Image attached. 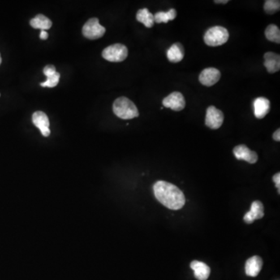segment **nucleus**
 Wrapping results in <instances>:
<instances>
[{"label":"nucleus","mask_w":280,"mask_h":280,"mask_svg":"<svg viewBox=\"0 0 280 280\" xmlns=\"http://www.w3.org/2000/svg\"><path fill=\"white\" fill-rule=\"evenodd\" d=\"M229 2V1H228V0H216V1H214L215 3H223V4H226L227 3V2Z\"/></svg>","instance_id":"bb28decb"},{"label":"nucleus","mask_w":280,"mask_h":280,"mask_svg":"<svg viewBox=\"0 0 280 280\" xmlns=\"http://www.w3.org/2000/svg\"><path fill=\"white\" fill-rule=\"evenodd\" d=\"M154 16V22L157 23H167L173 20L177 17V11L174 9H170L168 12H157Z\"/></svg>","instance_id":"6ab92c4d"},{"label":"nucleus","mask_w":280,"mask_h":280,"mask_svg":"<svg viewBox=\"0 0 280 280\" xmlns=\"http://www.w3.org/2000/svg\"><path fill=\"white\" fill-rule=\"evenodd\" d=\"M113 112L122 119L129 120L139 117V111L132 101L126 97H118L113 104Z\"/></svg>","instance_id":"f03ea898"},{"label":"nucleus","mask_w":280,"mask_h":280,"mask_svg":"<svg viewBox=\"0 0 280 280\" xmlns=\"http://www.w3.org/2000/svg\"><path fill=\"white\" fill-rule=\"evenodd\" d=\"M224 113L216 107L209 106L206 111L205 125L212 130H218L224 123Z\"/></svg>","instance_id":"423d86ee"},{"label":"nucleus","mask_w":280,"mask_h":280,"mask_svg":"<svg viewBox=\"0 0 280 280\" xmlns=\"http://www.w3.org/2000/svg\"><path fill=\"white\" fill-rule=\"evenodd\" d=\"M163 105L171 110L180 112L186 107V100L180 92H173L163 100Z\"/></svg>","instance_id":"0eeeda50"},{"label":"nucleus","mask_w":280,"mask_h":280,"mask_svg":"<svg viewBox=\"0 0 280 280\" xmlns=\"http://www.w3.org/2000/svg\"><path fill=\"white\" fill-rule=\"evenodd\" d=\"M102 56L103 58L109 62H122L127 58L128 49L122 44H114L104 49Z\"/></svg>","instance_id":"20e7f679"},{"label":"nucleus","mask_w":280,"mask_h":280,"mask_svg":"<svg viewBox=\"0 0 280 280\" xmlns=\"http://www.w3.org/2000/svg\"><path fill=\"white\" fill-rule=\"evenodd\" d=\"M32 122L34 125L41 131L43 136L48 137L50 135L51 131L49 129L50 122L45 113L42 112H35L32 115Z\"/></svg>","instance_id":"9d476101"},{"label":"nucleus","mask_w":280,"mask_h":280,"mask_svg":"<svg viewBox=\"0 0 280 280\" xmlns=\"http://www.w3.org/2000/svg\"><path fill=\"white\" fill-rule=\"evenodd\" d=\"M48 37H49V34H48V32L45 31H41V34H40V38H41V40H46V39H48Z\"/></svg>","instance_id":"a878e982"},{"label":"nucleus","mask_w":280,"mask_h":280,"mask_svg":"<svg viewBox=\"0 0 280 280\" xmlns=\"http://www.w3.org/2000/svg\"><path fill=\"white\" fill-rule=\"evenodd\" d=\"M153 192L161 204L173 210L182 209L186 204L183 192L177 186L165 181H159L153 186Z\"/></svg>","instance_id":"f257e3e1"},{"label":"nucleus","mask_w":280,"mask_h":280,"mask_svg":"<svg viewBox=\"0 0 280 280\" xmlns=\"http://www.w3.org/2000/svg\"><path fill=\"white\" fill-rule=\"evenodd\" d=\"M136 19L140 23H143L147 28H151L154 25V16L151 14L147 8L141 9L137 12Z\"/></svg>","instance_id":"a211bd4d"},{"label":"nucleus","mask_w":280,"mask_h":280,"mask_svg":"<svg viewBox=\"0 0 280 280\" xmlns=\"http://www.w3.org/2000/svg\"><path fill=\"white\" fill-rule=\"evenodd\" d=\"M56 72V70L54 66H51V65H49V66H46L45 68H44V74H45L46 76H49V75L55 74Z\"/></svg>","instance_id":"5701e85b"},{"label":"nucleus","mask_w":280,"mask_h":280,"mask_svg":"<svg viewBox=\"0 0 280 280\" xmlns=\"http://www.w3.org/2000/svg\"><path fill=\"white\" fill-rule=\"evenodd\" d=\"M30 23L33 28L40 29L41 31L50 29L53 26V23L50 19L42 14H38V15L36 16L35 18L31 19Z\"/></svg>","instance_id":"f3484780"},{"label":"nucleus","mask_w":280,"mask_h":280,"mask_svg":"<svg viewBox=\"0 0 280 280\" xmlns=\"http://www.w3.org/2000/svg\"><path fill=\"white\" fill-rule=\"evenodd\" d=\"M263 261L259 256L250 258L245 263V273L250 277H256L261 272Z\"/></svg>","instance_id":"ddd939ff"},{"label":"nucleus","mask_w":280,"mask_h":280,"mask_svg":"<svg viewBox=\"0 0 280 280\" xmlns=\"http://www.w3.org/2000/svg\"><path fill=\"white\" fill-rule=\"evenodd\" d=\"M2 63V58H1V56H0V65Z\"/></svg>","instance_id":"cd10ccee"},{"label":"nucleus","mask_w":280,"mask_h":280,"mask_svg":"<svg viewBox=\"0 0 280 280\" xmlns=\"http://www.w3.org/2000/svg\"><path fill=\"white\" fill-rule=\"evenodd\" d=\"M233 152H234L236 158L238 160L245 161L249 164H255L259 159L257 153H255V151L251 150L245 145L237 146V147H234Z\"/></svg>","instance_id":"1a4fd4ad"},{"label":"nucleus","mask_w":280,"mask_h":280,"mask_svg":"<svg viewBox=\"0 0 280 280\" xmlns=\"http://www.w3.org/2000/svg\"><path fill=\"white\" fill-rule=\"evenodd\" d=\"M60 74L58 72H56L55 74L47 76V80L44 83H41L42 87H55L58 85L59 82Z\"/></svg>","instance_id":"4be33fe9"},{"label":"nucleus","mask_w":280,"mask_h":280,"mask_svg":"<svg viewBox=\"0 0 280 280\" xmlns=\"http://www.w3.org/2000/svg\"><path fill=\"white\" fill-rule=\"evenodd\" d=\"M167 56L170 62L177 63L182 61L185 56V49L181 43H174L167 52Z\"/></svg>","instance_id":"dca6fc26"},{"label":"nucleus","mask_w":280,"mask_h":280,"mask_svg":"<svg viewBox=\"0 0 280 280\" xmlns=\"http://www.w3.org/2000/svg\"><path fill=\"white\" fill-rule=\"evenodd\" d=\"M270 111V101L265 97H258L254 101V113L259 119L265 118Z\"/></svg>","instance_id":"f8f14e48"},{"label":"nucleus","mask_w":280,"mask_h":280,"mask_svg":"<svg viewBox=\"0 0 280 280\" xmlns=\"http://www.w3.org/2000/svg\"><path fill=\"white\" fill-rule=\"evenodd\" d=\"M263 217H264V205L260 201H255L251 204V210L244 215L243 221L246 224H251L254 223L255 220H259Z\"/></svg>","instance_id":"9b49d317"},{"label":"nucleus","mask_w":280,"mask_h":280,"mask_svg":"<svg viewBox=\"0 0 280 280\" xmlns=\"http://www.w3.org/2000/svg\"><path fill=\"white\" fill-rule=\"evenodd\" d=\"M221 72L216 68H207L201 72L199 75V82L205 87H212L220 80Z\"/></svg>","instance_id":"6e6552de"},{"label":"nucleus","mask_w":280,"mask_h":280,"mask_svg":"<svg viewBox=\"0 0 280 280\" xmlns=\"http://www.w3.org/2000/svg\"><path fill=\"white\" fill-rule=\"evenodd\" d=\"M273 182H275V184H276V187H277V188H278V192L279 194L280 193V173H277V174H275L274 176H273Z\"/></svg>","instance_id":"b1692460"},{"label":"nucleus","mask_w":280,"mask_h":280,"mask_svg":"<svg viewBox=\"0 0 280 280\" xmlns=\"http://www.w3.org/2000/svg\"><path fill=\"white\" fill-rule=\"evenodd\" d=\"M280 2L279 0H266L264 5V10L268 14H276L280 11Z\"/></svg>","instance_id":"412c9836"},{"label":"nucleus","mask_w":280,"mask_h":280,"mask_svg":"<svg viewBox=\"0 0 280 280\" xmlns=\"http://www.w3.org/2000/svg\"><path fill=\"white\" fill-rule=\"evenodd\" d=\"M273 139L275 141L280 142V130L278 129L277 131H275L274 134L273 135Z\"/></svg>","instance_id":"393cba45"},{"label":"nucleus","mask_w":280,"mask_h":280,"mask_svg":"<svg viewBox=\"0 0 280 280\" xmlns=\"http://www.w3.org/2000/svg\"><path fill=\"white\" fill-rule=\"evenodd\" d=\"M264 66L269 74H275L280 69V56L277 53L268 52L264 55Z\"/></svg>","instance_id":"4468645a"},{"label":"nucleus","mask_w":280,"mask_h":280,"mask_svg":"<svg viewBox=\"0 0 280 280\" xmlns=\"http://www.w3.org/2000/svg\"><path fill=\"white\" fill-rule=\"evenodd\" d=\"M265 37L272 42L280 43V28L275 24H270L267 27L265 31Z\"/></svg>","instance_id":"aec40b11"},{"label":"nucleus","mask_w":280,"mask_h":280,"mask_svg":"<svg viewBox=\"0 0 280 280\" xmlns=\"http://www.w3.org/2000/svg\"><path fill=\"white\" fill-rule=\"evenodd\" d=\"M191 269L194 271L195 278L198 280H207L210 275V268L205 263L193 261L191 263Z\"/></svg>","instance_id":"2eb2a0df"},{"label":"nucleus","mask_w":280,"mask_h":280,"mask_svg":"<svg viewBox=\"0 0 280 280\" xmlns=\"http://www.w3.org/2000/svg\"><path fill=\"white\" fill-rule=\"evenodd\" d=\"M228 39L229 32L225 27L221 26L211 27L204 35V41L210 47L221 46L227 42Z\"/></svg>","instance_id":"7ed1b4c3"},{"label":"nucleus","mask_w":280,"mask_h":280,"mask_svg":"<svg viewBox=\"0 0 280 280\" xmlns=\"http://www.w3.org/2000/svg\"><path fill=\"white\" fill-rule=\"evenodd\" d=\"M105 31L106 29L100 24L97 18H91L83 27V35L90 40L101 38L105 35Z\"/></svg>","instance_id":"39448f33"}]
</instances>
